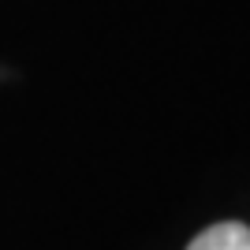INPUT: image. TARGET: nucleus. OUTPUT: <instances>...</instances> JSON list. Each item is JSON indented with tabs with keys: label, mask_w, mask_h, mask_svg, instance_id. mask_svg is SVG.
Segmentation results:
<instances>
[{
	"label": "nucleus",
	"mask_w": 250,
	"mask_h": 250,
	"mask_svg": "<svg viewBox=\"0 0 250 250\" xmlns=\"http://www.w3.org/2000/svg\"><path fill=\"white\" fill-rule=\"evenodd\" d=\"M187 250H250V228L239 224V220L213 224V228H206Z\"/></svg>",
	"instance_id": "f257e3e1"
}]
</instances>
